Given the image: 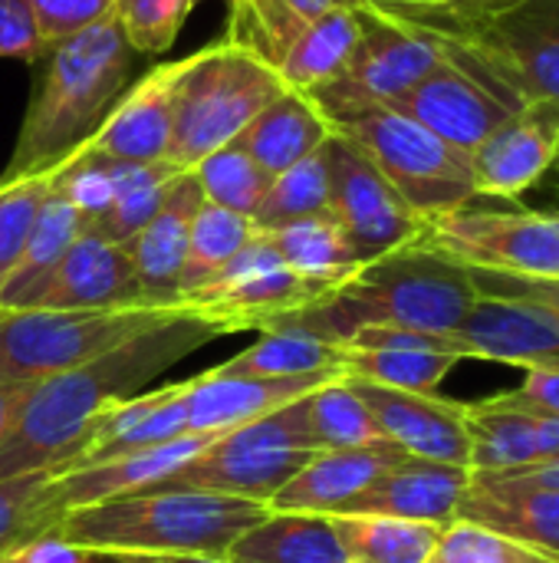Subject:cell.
I'll return each mask as SVG.
<instances>
[{"label":"cell","instance_id":"cell-46","mask_svg":"<svg viewBox=\"0 0 559 563\" xmlns=\"http://www.w3.org/2000/svg\"><path fill=\"white\" fill-rule=\"evenodd\" d=\"M501 409H517L530 416H554L559 419V369H530L517 389L497 393L488 399Z\"/></svg>","mask_w":559,"mask_h":563},{"label":"cell","instance_id":"cell-31","mask_svg":"<svg viewBox=\"0 0 559 563\" xmlns=\"http://www.w3.org/2000/svg\"><path fill=\"white\" fill-rule=\"evenodd\" d=\"M82 231H86L82 214L53 188V178H49V195L40 208L33 234H30L16 267L10 271V277L0 287V310H20L43 287V280L59 267V261L66 257V251L72 247V241Z\"/></svg>","mask_w":559,"mask_h":563},{"label":"cell","instance_id":"cell-55","mask_svg":"<svg viewBox=\"0 0 559 563\" xmlns=\"http://www.w3.org/2000/svg\"><path fill=\"white\" fill-rule=\"evenodd\" d=\"M198 3H204V0H194V7H198ZM224 3H231V0H224Z\"/></svg>","mask_w":559,"mask_h":563},{"label":"cell","instance_id":"cell-42","mask_svg":"<svg viewBox=\"0 0 559 563\" xmlns=\"http://www.w3.org/2000/svg\"><path fill=\"white\" fill-rule=\"evenodd\" d=\"M194 0H115V20L135 53L158 56L178 40Z\"/></svg>","mask_w":559,"mask_h":563},{"label":"cell","instance_id":"cell-26","mask_svg":"<svg viewBox=\"0 0 559 563\" xmlns=\"http://www.w3.org/2000/svg\"><path fill=\"white\" fill-rule=\"evenodd\" d=\"M333 135L326 115L310 102V96L283 89L257 119L237 135L241 145L267 175H280L290 165L303 162Z\"/></svg>","mask_w":559,"mask_h":563},{"label":"cell","instance_id":"cell-49","mask_svg":"<svg viewBox=\"0 0 559 563\" xmlns=\"http://www.w3.org/2000/svg\"><path fill=\"white\" fill-rule=\"evenodd\" d=\"M26 396H30V386H0V445L13 432Z\"/></svg>","mask_w":559,"mask_h":563},{"label":"cell","instance_id":"cell-54","mask_svg":"<svg viewBox=\"0 0 559 563\" xmlns=\"http://www.w3.org/2000/svg\"><path fill=\"white\" fill-rule=\"evenodd\" d=\"M554 175H557V181H559V155H557V162H554Z\"/></svg>","mask_w":559,"mask_h":563},{"label":"cell","instance_id":"cell-14","mask_svg":"<svg viewBox=\"0 0 559 563\" xmlns=\"http://www.w3.org/2000/svg\"><path fill=\"white\" fill-rule=\"evenodd\" d=\"M323 148L329 165V214L339 221L362 264L418 241L425 221L356 142L333 132Z\"/></svg>","mask_w":559,"mask_h":563},{"label":"cell","instance_id":"cell-32","mask_svg":"<svg viewBox=\"0 0 559 563\" xmlns=\"http://www.w3.org/2000/svg\"><path fill=\"white\" fill-rule=\"evenodd\" d=\"M112 162V158H109ZM181 168L171 162H112V205L109 211L89 224L112 244H128L161 208L165 195L178 181Z\"/></svg>","mask_w":559,"mask_h":563},{"label":"cell","instance_id":"cell-6","mask_svg":"<svg viewBox=\"0 0 559 563\" xmlns=\"http://www.w3.org/2000/svg\"><path fill=\"white\" fill-rule=\"evenodd\" d=\"M376 10L471 43L530 102H559V0H445Z\"/></svg>","mask_w":559,"mask_h":563},{"label":"cell","instance_id":"cell-10","mask_svg":"<svg viewBox=\"0 0 559 563\" xmlns=\"http://www.w3.org/2000/svg\"><path fill=\"white\" fill-rule=\"evenodd\" d=\"M171 310L178 307L0 310V386H33L59 376L142 333Z\"/></svg>","mask_w":559,"mask_h":563},{"label":"cell","instance_id":"cell-34","mask_svg":"<svg viewBox=\"0 0 559 563\" xmlns=\"http://www.w3.org/2000/svg\"><path fill=\"white\" fill-rule=\"evenodd\" d=\"M257 234L260 231H257L254 218L204 201L198 208V214H194V224H191L188 257H185V271H181V294H178V300L185 294L204 287L208 280H214Z\"/></svg>","mask_w":559,"mask_h":563},{"label":"cell","instance_id":"cell-30","mask_svg":"<svg viewBox=\"0 0 559 563\" xmlns=\"http://www.w3.org/2000/svg\"><path fill=\"white\" fill-rule=\"evenodd\" d=\"M359 33H362V7L359 10H353V7L333 10V13H323L320 20H313L290 43L283 59L277 63L283 86L310 96V92L323 89L326 82H333L346 69V63L359 43Z\"/></svg>","mask_w":559,"mask_h":563},{"label":"cell","instance_id":"cell-20","mask_svg":"<svg viewBox=\"0 0 559 563\" xmlns=\"http://www.w3.org/2000/svg\"><path fill=\"white\" fill-rule=\"evenodd\" d=\"M185 59L161 63L132 82L112 106L99 132L79 148L86 155L112 162H168L171 119H175V86Z\"/></svg>","mask_w":559,"mask_h":563},{"label":"cell","instance_id":"cell-3","mask_svg":"<svg viewBox=\"0 0 559 563\" xmlns=\"http://www.w3.org/2000/svg\"><path fill=\"white\" fill-rule=\"evenodd\" d=\"M474 300L478 287L468 267L422 241H412L362 264L343 287L277 320L273 327H290L336 346L362 327L451 333L468 317Z\"/></svg>","mask_w":559,"mask_h":563},{"label":"cell","instance_id":"cell-11","mask_svg":"<svg viewBox=\"0 0 559 563\" xmlns=\"http://www.w3.org/2000/svg\"><path fill=\"white\" fill-rule=\"evenodd\" d=\"M418 241L468 271L559 280V211H497L468 201L428 218Z\"/></svg>","mask_w":559,"mask_h":563},{"label":"cell","instance_id":"cell-35","mask_svg":"<svg viewBox=\"0 0 559 563\" xmlns=\"http://www.w3.org/2000/svg\"><path fill=\"white\" fill-rule=\"evenodd\" d=\"M303 406H306L310 439L320 452L389 442V439H382L372 412L366 409V402L353 393V386L346 379L323 383L320 389H313L303 399Z\"/></svg>","mask_w":559,"mask_h":563},{"label":"cell","instance_id":"cell-15","mask_svg":"<svg viewBox=\"0 0 559 563\" xmlns=\"http://www.w3.org/2000/svg\"><path fill=\"white\" fill-rule=\"evenodd\" d=\"M461 360H488L530 369H559V320L540 303L481 297L448 333Z\"/></svg>","mask_w":559,"mask_h":563},{"label":"cell","instance_id":"cell-27","mask_svg":"<svg viewBox=\"0 0 559 563\" xmlns=\"http://www.w3.org/2000/svg\"><path fill=\"white\" fill-rule=\"evenodd\" d=\"M214 373L250 379H346L343 346L290 327L260 330L257 343H250L227 363L214 366Z\"/></svg>","mask_w":559,"mask_h":563},{"label":"cell","instance_id":"cell-8","mask_svg":"<svg viewBox=\"0 0 559 563\" xmlns=\"http://www.w3.org/2000/svg\"><path fill=\"white\" fill-rule=\"evenodd\" d=\"M425 33L435 36L441 59L392 109L415 119L418 125L445 139L451 148L474 155L530 99L471 43L438 30H425Z\"/></svg>","mask_w":559,"mask_h":563},{"label":"cell","instance_id":"cell-36","mask_svg":"<svg viewBox=\"0 0 559 563\" xmlns=\"http://www.w3.org/2000/svg\"><path fill=\"white\" fill-rule=\"evenodd\" d=\"M59 511L53 505V468L0 482V563L36 538L53 534Z\"/></svg>","mask_w":559,"mask_h":563},{"label":"cell","instance_id":"cell-22","mask_svg":"<svg viewBox=\"0 0 559 563\" xmlns=\"http://www.w3.org/2000/svg\"><path fill=\"white\" fill-rule=\"evenodd\" d=\"M214 439H217V432L185 435V439H175V442H165V445H155L145 452H128V455H119V459H109L99 465L66 472V475L53 472V505L63 518L66 511H76V508L152 492L168 475H175L181 465L194 462Z\"/></svg>","mask_w":559,"mask_h":563},{"label":"cell","instance_id":"cell-50","mask_svg":"<svg viewBox=\"0 0 559 563\" xmlns=\"http://www.w3.org/2000/svg\"><path fill=\"white\" fill-rule=\"evenodd\" d=\"M504 475H517V478H530V482H540V485L559 488V462H550V465H530V468L504 472Z\"/></svg>","mask_w":559,"mask_h":563},{"label":"cell","instance_id":"cell-33","mask_svg":"<svg viewBox=\"0 0 559 563\" xmlns=\"http://www.w3.org/2000/svg\"><path fill=\"white\" fill-rule=\"evenodd\" d=\"M329 521L353 563H428L445 531L376 515H333Z\"/></svg>","mask_w":559,"mask_h":563},{"label":"cell","instance_id":"cell-45","mask_svg":"<svg viewBox=\"0 0 559 563\" xmlns=\"http://www.w3.org/2000/svg\"><path fill=\"white\" fill-rule=\"evenodd\" d=\"M46 40L40 33L30 0H0V56L36 63L46 56Z\"/></svg>","mask_w":559,"mask_h":563},{"label":"cell","instance_id":"cell-47","mask_svg":"<svg viewBox=\"0 0 559 563\" xmlns=\"http://www.w3.org/2000/svg\"><path fill=\"white\" fill-rule=\"evenodd\" d=\"M471 280L481 297H511V300H530L547 307L559 320V280H537V277H511V274H491V271H471Z\"/></svg>","mask_w":559,"mask_h":563},{"label":"cell","instance_id":"cell-18","mask_svg":"<svg viewBox=\"0 0 559 563\" xmlns=\"http://www.w3.org/2000/svg\"><path fill=\"white\" fill-rule=\"evenodd\" d=\"M559 155V102L534 99L511 115L474 155L478 198H517L554 172Z\"/></svg>","mask_w":559,"mask_h":563},{"label":"cell","instance_id":"cell-39","mask_svg":"<svg viewBox=\"0 0 559 563\" xmlns=\"http://www.w3.org/2000/svg\"><path fill=\"white\" fill-rule=\"evenodd\" d=\"M359 10L366 7V0H267L264 10L234 36H224L227 43H237L244 49H250L254 56H260L264 63L277 66L283 59V53L290 49V43L323 13L333 10Z\"/></svg>","mask_w":559,"mask_h":563},{"label":"cell","instance_id":"cell-53","mask_svg":"<svg viewBox=\"0 0 559 563\" xmlns=\"http://www.w3.org/2000/svg\"><path fill=\"white\" fill-rule=\"evenodd\" d=\"M369 7H402V3H445V0H366Z\"/></svg>","mask_w":559,"mask_h":563},{"label":"cell","instance_id":"cell-16","mask_svg":"<svg viewBox=\"0 0 559 563\" xmlns=\"http://www.w3.org/2000/svg\"><path fill=\"white\" fill-rule=\"evenodd\" d=\"M346 383L372 412L382 439L399 445L405 455L468 468L471 435H468L465 402L441 399L438 393H402L359 379H346Z\"/></svg>","mask_w":559,"mask_h":563},{"label":"cell","instance_id":"cell-24","mask_svg":"<svg viewBox=\"0 0 559 563\" xmlns=\"http://www.w3.org/2000/svg\"><path fill=\"white\" fill-rule=\"evenodd\" d=\"M405 452L392 442H376L362 449H333L316 452L267 505L270 511L290 515H339L353 498H359L369 485H376Z\"/></svg>","mask_w":559,"mask_h":563},{"label":"cell","instance_id":"cell-13","mask_svg":"<svg viewBox=\"0 0 559 563\" xmlns=\"http://www.w3.org/2000/svg\"><path fill=\"white\" fill-rule=\"evenodd\" d=\"M316 300H323V294L300 280L260 231L214 280L185 294L178 310L214 320L227 333H244L267 330Z\"/></svg>","mask_w":559,"mask_h":563},{"label":"cell","instance_id":"cell-52","mask_svg":"<svg viewBox=\"0 0 559 563\" xmlns=\"http://www.w3.org/2000/svg\"><path fill=\"white\" fill-rule=\"evenodd\" d=\"M92 563H155L152 558H132V554H92Z\"/></svg>","mask_w":559,"mask_h":563},{"label":"cell","instance_id":"cell-44","mask_svg":"<svg viewBox=\"0 0 559 563\" xmlns=\"http://www.w3.org/2000/svg\"><path fill=\"white\" fill-rule=\"evenodd\" d=\"M46 46L69 40L105 16H115V0H30Z\"/></svg>","mask_w":559,"mask_h":563},{"label":"cell","instance_id":"cell-41","mask_svg":"<svg viewBox=\"0 0 559 563\" xmlns=\"http://www.w3.org/2000/svg\"><path fill=\"white\" fill-rule=\"evenodd\" d=\"M46 195H49V175L0 181V287L16 267Z\"/></svg>","mask_w":559,"mask_h":563},{"label":"cell","instance_id":"cell-4","mask_svg":"<svg viewBox=\"0 0 559 563\" xmlns=\"http://www.w3.org/2000/svg\"><path fill=\"white\" fill-rule=\"evenodd\" d=\"M270 515L267 505L214 492H138L66 511L56 538L89 554H227V548Z\"/></svg>","mask_w":559,"mask_h":563},{"label":"cell","instance_id":"cell-12","mask_svg":"<svg viewBox=\"0 0 559 563\" xmlns=\"http://www.w3.org/2000/svg\"><path fill=\"white\" fill-rule=\"evenodd\" d=\"M438 59L441 49L435 36L376 7H362V33L346 69L310 92V102L323 115L359 106H395L438 66Z\"/></svg>","mask_w":559,"mask_h":563},{"label":"cell","instance_id":"cell-51","mask_svg":"<svg viewBox=\"0 0 559 563\" xmlns=\"http://www.w3.org/2000/svg\"><path fill=\"white\" fill-rule=\"evenodd\" d=\"M155 563H231L221 554H168V558H152Z\"/></svg>","mask_w":559,"mask_h":563},{"label":"cell","instance_id":"cell-40","mask_svg":"<svg viewBox=\"0 0 559 563\" xmlns=\"http://www.w3.org/2000/svg\"><path fill=\"white\" fill-rule=\"evenodd\" d=\"M191 175L198 178L204 201L237 211V214H247V218H254V211L260 208V201L270 188V178H273L241 145H224V148L211 152L208 158H201L191 168Z\"/></svg>","mask_w":559,"mask_h":563},{"label":"cell","instance_id":"cell-21","mask_svg":"<svg viewBox=\"0 0 559 563\" xmlns=\"http://www.w3.org/2000/svg\"><path fill=\"white\" fill-rule=\"evenodd\" d=\"M471 485V468L405 455L376 485L353 498L339 515H376L448 528L458 521L461 498Z\"/></svg>","mask_w":559,"mask_h":563},{"label":"cell","instance_id":"cell-17","mask_svg":"<svg viewBox=\"0 0 559 563\" xmlns=\"http://www.w3.org/2000/svg\"><path fill=\"white\" fill-rule=\"evenodd\" d=\"M458 521L481 525L544 561L559 563V488L517 475L471 472Z\"/></svg>","mask_w":559,"mask_h":563},{"label":"cell","instance_id":"cell-9","mask_svg":"<svg viewBox=\"0 0 559 563\" xmlns=\"http://www.w3.org/2000/svg\"><path fill=\"white\" fill-rule=\"evenodd\" d=\"M303 399L221 432L194 462L181 465L152 492H214L270 505L273 495L320 452L306 429Z\"/></svg>","mask_w":559,"mask_h":563},{"label":"cell","instance_id":"cell-29","mask_svg":"<svg viewBox=\"0 0 559 563\" xmlns=\"http://www.w3.org/2000/svg\"><path fill=\"white\" fill-rule=\"evenodd\" d=\"M264 234L270 238V244L277 247L283 264L300 280H306L313 290H320L323 297L333 294L336 287H343L362 267L359 254L353 251L346 231L339 228V221L333 214L300 218L283 228L264 231Z\"/></svg>","mask_w":559,"mask_h":563},{"label":"cell","instance_id":"cell-5","mask_svg":"<svg viewBox=\"0 0 559 563\" xmlns=\"http://www.w3.org/2000/svg\"><path fill=\"white\" fill-rule=\"evenodd\" d=\"M283 89L277 66L224 36L185 56L175 86L168 162L191 172L211 152L234 145L257 112H264Z\"/></svg>","mask_w":559,"mask_h":563},{"label":"cell","instance_id":"cell-23","mask_svg":"<svg viewBox=\"0 0 559 563\" xmlns=\"http://www.w3.org/2000/svg\"><path fill=\"white\" fill-rule=\"evenodd\" d=\"M204 205V195L198 188V178L191 172H181L171 191L165 195L155 218L125 244L142 300L148 307H175L181 294V271L188 257V238L198 208Z\"/></svg>","mask_w":559,"mask_h":563},{"label":"cell","instance_id":"cell-48","mask_svg":"<svg viewBox=\"0 0 559 563\" xmlns=\"http://www.w3.org/2000/svg\"><path fill=\"white\" fill-rule=\"evenodd\" d=\"M3 563H92V554L79 551V548H69L56 534H46V538L30 541L26 548H20Z\"/></svg>","mask_w":559,"mask_h":563},{"label":"cell","instance_id":"cell-37","mask_svg":"<svg viewBox=\"0 0 559 563\" xmlns=\"http://www.w3.org/2000/svg\"><path fill=\"white\" fill-rule=\"evenodd\" d=\"M326 145V142H323ZM329 214V165L326 148H316L303 162L270 178V188L254 211L257 231H273L300 218Z\"/></svg>","mask_w":559,"mask_h":563},{"label":"cell","instance_id":"cell-25","mask_svg":"<svg viewBox=\"0 0 559 563\" xmlns=\"http://www.w3.org/2000/svg\"><path fill=\"white\" fill-rule=\"evenodd\" d=\"M333 379H250V376H221L204 373L185 383L188 406V435L231 432L254 419H264L313 389Z\"/></svg>","mask_w":559,"mask_h":563},{"label":"cell","instance_id":"cell-1","mask_svg":"<svg viewBox=\"0 0 559 563\" xmlns=\"http://www.w3.org/2000/svg\"><path fill=\"white\" fill-rule=\"evenodd\" d=\"M221 336H227L221 323L171 310L119 346L33 383L13 432L0 445V482L59 468L105 409L138 396L155 376Z\"/></svg>","mask_w":559,"mask_h":563},{"label":"cell","instance_id":"cell-2","mask_svg":"<svg viewBox=\"0 0 559 563\" xmlns=\"http://www.w3.org/2000/svg\"><path fill=\"white\" fill-rule=\"evenodd\" d=\"M43 76L26 102L20 135L0 181L56 175L105 122L132 86L135 49L115 16L46 49Z\"/></svg>","mask_w":559,"mask_h":563},{"label":"cell","instance_id":"cell-38","mask_svg":"<svg viewBox=\"0 0 559 563\" xmlns=\"http://www.w3.org/2000/svg\"><path fill=\"white\" fill-rule=\"evenodd\" d=\"M461 360L451 353H392V350H346L343 346V376L402 389V393H438L445 376Z\"/></svg>","mask_w":559,"mask_h":563},{"label":"cell","instance_id":"cell-28","mask_svg":"<svg viewBox=\"0 0 559 563\" xmlns=\"http://www.w3.org/2000/svg\"><path fill=\"white\" fill-rule=\"evenodd\" d=\"M224 558L231 563H353L329 518L290 511H270Z\"/></svg>","mask_w":559,"mask_h":563},{"label":"cell","instance_id":"cell-19","mask_svg":"<svg viewBox=\"0 0 559 563\" xmlns=\"http://www.w3.org/2000/svg\"><path fill=\"white\" fill-rule=\"evenodd\" d=\"M23 307L112 310V307H148V303L142 300V287L128 251L86 228L72 241L59 267L43 280V287Z\"/></svg>","mask_w":559,"mask_h":563},{"label":"cell","instance_id":"cell-43","mask_svg":"<svg viewBox=\"0 0 559 563\" xmlns=\"http://www.w3.org/2000/svg\"><path fill=\"white\" fill-rule=\"evenodd\" d=\"M428 563H550L527 548L471 521H455L441 531V541Z\"/></svg>","mask_w":559,"mask_h":563},{"label":"cell","instance_id":"cell-7","mask_svg":"<svg viewBox=\"0 0 559 563\" xmlns=\"http://www.w3.org/2000/svg\"><path fill=\"white\" fill-rule=\"evenodd\" d=\"M333 132L356 142L405 205L422 218H438L478 198L471 155L402 115L392 106H359L326 115Z\"/></svg>","mask_w":559,"mask_h":563}]
</instances>
